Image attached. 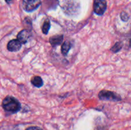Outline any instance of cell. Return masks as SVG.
<instances>
[{
    "mask_svg": "<svg viewBox=\"0 0 131 130\" xmlns=\"http://www.w3.org/2000/svg\"><path fill=\"white\" fill-rule=\"evenodd\" d=\"M22 47V43L17 39L12 40L8 43L7 49L10 52H17Z\"/></svg>",
    "mask_w": 131,
    "mask_h": 130,
    "instance_id": "obj_6",
    "label": "cell"
},
{
    "mask_svg": "<svg viewBox=\"0 0 131 130\" xmlns=\"http://www.w3.org/2000/svg\"><path fill=\"white\" fill-rule=\"evenodd\" d=\"M50 27H51V24H50V21L49 20H46L43 22V25H42V33L44 34H48V32L49 31Z\"/></svg>",
    "mask_w": 131,
    "mask_h": 130,
    "instance_id": "obj_10",
    "label": "cell"
},
{
    "mask_svg": "<svg viewBox=\"0 0 131 130\" xmlns=\"http://www.w3.org/2000/svg\"><path fill=\"white\" fill-rule=\"evenodd\" d=\"M14 1V0H5V1H6V2L8 4L12 3Z\"/></svg>",
    "mask_w": 131,
    "mask_h": 130,
    "instance_id": "obj_14",
    "label": "cell"
},
{
    "mask_svg": "<svg viewBox=\"0 0 131 130\" xmlns=\"http://www.w3.org/2000/svg\"><path fill=\"white\" fill-rule=\"evenodd\" d=\"M26 130H43V129L40 128L39 127H37V126H31V127H28Z\"/></svg>",
    "mask_w": 131,
    "mask_h": 130,
    "instance_id": "obj_13",
    "label": "cell"
},
{
    "mask_svg": "<svg viewBox=\"0 0 131 130\" xmlns=\"http://www.w3.org/2000/svg\"><path fill=\"white\" fill-rule=\"evenodd\" d=\"M99 98L101 100H109L112 101H120L121 97L116 93L107 90H102L99 93Z\"/></svg>",
    "mask_w": 131,
    "mask_h": 130,
    "instance_id": "obj_2",
    "label": "cell"
},
{
    "mask_svg": "<svg viewBox=\"0 0 131 130\" xmlns=\"http://www.w3.org/2000/svg\"><path fill=\"white\" fill-rule=\"evenodd\" d=\"M2 107L5 111L11 113H17L21 108L20 102L10 96H8L2 101Z\"/></svg>",
    "mask_w": 131,
    "mask_h": 130,
    "instance_id": "obj_1",
    "label": "cell"
},
{
    "mask_svg": "<svg viewBox=\"0 0 131 130\" xmlns=\"http://www.w3.org/2000/svg\"><path fill=\"white\" fill-rule=\"evenodd\" d=\"M120 18H121V19L123 21H127L129 19V16L126 12L122 11V12L120 14Z\"/></svg>",
    "mask_w": 131,
    "mask_h": 130,
    "instance_id": "obj_12",
    "label": "cell"
},
{
    "mask_svg": "<svg viewBox=\"0 0 131 130\" xmlns=\"http://www.w3.org/2000/svg\"><path fill=\"white\" fill-rule=\"evenodd\" d=\"M31 82L36 87H41L43 84V82L42 78L39 76H33L31 80Z\"/></svg>",
    "mask_w": 131,
    "mask_h": 130,
    "instance_id": "obj_8",
    "label": "cell"
},
{
    "mask_svg": "<svg viewBox=\"0 0 131 130\" xmlns=\"http://www.w3.org/2000/svg\"><path fill=\"white\" fill-rule=\"evenodd\" d=\"M40 0H23V8L27 12H31L40 5Z\"/></svg>",
    "mask_w": 131,
    "mask_h": 130,
    "instance_id": "obj_3",
    "label": "cell"
},
{
    "mask_svg": "<svg viewBox=\"0 0 131 130\" xmlns=\"http://www.w3.org/2000/svg\"><path fill=\"white\" fill-rule=\"evenodd\" d=\"M107 8V3L105 0H95L93 3V11L97 15H102Z\"/></svg>",
    "mask_w": 131,
    "mask_h": 130,
    "instance_id": "obj_4",
    "label": "cell"
},
{
    "mask_svg": "<svg viewBox=\"0 0 131 130\" xmlns=\"http://www.w3.org/2000/svg\"><path fill=\"white\" fill-rule=\"evenodd\" d=\"M122 46L123 44L122 42H116V43L114 45L113 47L111 48V50L113 52H114V53H117V52H118L119 51L122 49Z\"/></svg>",
    "mask_w": 131,
    "mask_h": 130,
    "instance_id": "obj_11",
    "label": "cell"
},
{
    "mask_svg": "<svg viewBox=\"0 0 131 130\" xmlns=\"http://www.w3.org/2000/svg\"><path fill=\"white\" fill-rule=\"evenodd\" d=\"M71 48V44L69 41H65L61 45V53L63 56H67Z\"/></svg>",
    "mask_w": 131,
    "mask_h": 130,
    "instance_id": "obj_9",
    "label": "cell"
},
{
    "mask_svg": "<svg viewBox=\"0 0 131 130\" xmlns=\"http://www.w3.org/2000/svg\"><path fill=\"white\" fill-rule=\"evenodd\" d=\"M63 40V35H56L51 36L49 38V43L52 47H56L61 44Z\"/></svg>",
    "mask_w": 131,
    "mask_h": 130,
    "instance_id": "obj_7",
    "label": "cell"
},
{
    "mask_svg": "<svg viewBox=\"0 0 131 130\" xmlns=\"http://www.w3.org/2000/svg\"><path fill=\"white\" fill-rule=\"evenodd\" d=\"M31 33L28 29H23L17 34V40L21 43L25 44L28 42V40L30 38Z\"/></svg>",
    "mask_w": 131,
    "mask_h": 130,
    "instance_id": "obj_5",
    "label": "cell"
}]
</instances>
